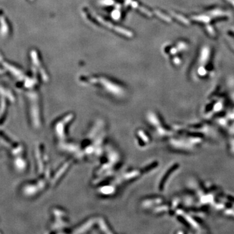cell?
<instances>
[{"mask_svg":"<svg viewBox=\"0 0 234 234\" xmlns=\"http://www.w3.org/2000/svg\"><path fill=\"white\" fill-rule=\"evenodd\" d=\"M228 200H230L231 202H234V198L232 197H228Z\"/></svg>","mask_w":234,"mask_h":234,"instance_id":"cell-1","label":"cell"}]
</instances>
